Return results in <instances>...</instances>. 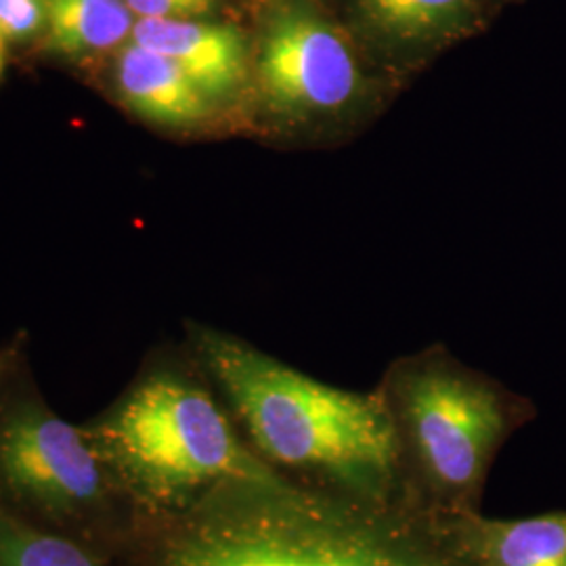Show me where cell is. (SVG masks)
Segmentation results:
<instances>
[{
    "instance_id": "obj_3",
    "label": "cell",
    "mask_w": 566,
    "mask_h": 566,
    "mask_svg": "<svg viewBox=\"0 0 566 566\" xmlns=\"http://www.w3.org/2000/svg\"><path fill=\"white\" fill-rule=\"evenodd\" d=\"M143 525L175 516L212 486L280 472L243 443L212 395L179 371H154L82 428Z\"/></svg>"
},
{
    "instance_id": "obj_16",
    "label": "cell",
    "mask_w": 566,
    "mask_h": 566,
    "mask_svg": "<svg viewBox=\"0 0 566 566\" xmlns=\"http://www.w3.org/2000/svg\"><path fill=\"white\" fill-rule=\"evenodd\" d=\"M4 63H7V42L0 36V76L4 72Z\"/></svg>"
},
{
    "instance_id": "obj_14",
    "label": "cell",
    "mask_w": 566,
    "mask_h": 566,
    "mask_svg": "<svg viewBox=\"0 0 566 566\" xmlns=\"http://www.w3.org/2000/svg\"><path fill=\"white\" fill-rule=\"evenodd\" d=\"M137 20H196L208 15L219 0H124Z\"/></svg>"
},
{
    "instance_id": "obj_15",
    "label": "cell",
    "mask_w": 566,
    "mask_h": 566,
    "mask_svg": "<svg viewBox=\"0 0 566 566\" xmlns=\"http://www.w3.org/2000/svg\"><path fill=\"white\" fill-rule=\"evenodd\" d=\"M11 359H13L11 350H0V390H2V385H4V378H7Z\"/></svg>"
},
{
    "instance_id": "obj_8",
    "label": "cell",
    "mask_w": 566,
    "mask_h": 566,
    "mask_svg": "<svg viewBox=\"0 0 566 566\" xmlns=\"http://www.w3.org/2000/svg\"><path fill=\"white\" fill-rule=\"evenodd\" d=\"M439 518L468 566H566V514L493 521L472 510Z\"/></svg>"
},
{
    "instance_id": "obj_2",
    "label": "cell",
    "mask_w": 566,
    "mask_h": 566,
    "mask_svg": "<svg viewBox=\"0 0 566 566\" xmlns=\"http://www.w3.org/2000/svg\"><path fill=\"white\" fill-rule=\"evenodd\" d=\"M191 336L203 369L266 464L365 500L420 502L409 485L388 397L324 385L210 327H196Z\"/></svg>"
},
{
    "instance_id": "obj_7",
    "label": "cell",
    "mask_w": 566,
    "mask_h": 566,
    "mask_svg": "<svg viewBox=\"0 0 566 566\" xmlns=\"http://www.w3.org/2000/svg\"><path fill=\"white\" fill-rule=\"evenodd\" d=\"M130 41L179 63L212 103L231 97L248 74L242 32L227 23L137 20Z\"/></svg>"
},
{
    "instance_id": "obj_4",
    "label": "cell",
    "mask_w": 566,
    "mask_h": 566,
    "mask_svg": "<svg viewBox=\"0 0 566 566\" xmlns=\"http://www.w3.org/2000/svg\"><path fill=\"white\" fill-rule=\"evenodd\" d=\"M388 401L413 495L434 514L472 512L506 434L504 399L451 365L426 364L405 371Z\"/></svg>"
},
{
    "instance_id": "obj_13",
    "label": "cell",
    "mask_w": 566,
    "mask_h": 566,
    "mask_svg": "<svg viewBox=\"0 0 566 566\" xmlns=\"http://www.w3.org/2000/svg\"><path fill=\"white\" fill-rule=\"evenodd\" d=\"M46 30L44 0H0V36L4 42H25Z\"/></svg>"
},
{
    "instance_id": "obj_11",
    "label": "cell",
    "mask_w": 566,
    "mask_h": 566,
    "mask_svg": "<svg viewBox=\"0 0 566 566\" xmlns=\"http://www.w3.org/2000/svg\"><path fill=\"white\" fill-rule=\"evenodd\" d=\"M49 51L88 57L130 42L137 18L124 0H44Z\"/></svg>"
},
{
    "instance_id": "obj_1",
    "label": "cell",
    "mask_w": 566,
    "mask_h": 566,
    "mask_svg": "<svg viewBox=\"0 0 566 566\" xmlns=\"http://www.w3.org/2000/svg\"><path fill=\"white\" fill-rule=\"evenodd\" d=\"M142 566H468L439 514L283 472L233 479L145 523Z\"/></svg>"
},
{
    "instance_id": "obj_9",
    "label": "cell",
    "mask_w": 566,
    "mask_h": 566,
    "mask_svg": "<svg viewBox=\"0 0 566 566\" xmlns=\"http://www.w3.org/2000/svg\"><path fill=\"white\" fill-rule=\"evenodd\" d=\"M116 84L122 99L137 116L163 126L202 122L214 105L179 63L133 41L122 46Z\"/></svg>"
},
{
    "instance_id": "obj_12",
    "label": "cell",
    "mask_w": 566,
    "mask_h": 566,
    "mask_svg": "<svg viewBox=\"0 0 566 566\" xmlns=\"http://www.w3.org/2000/svg\"><path fill=\"white\" fill-rule=\"evenodd\" d=\"M0 566H107L72 535H60L0 502Z\"/></svg>"
},
{
    "instance_id": "obj_6",
    "label": "cell",
    "mask_w": 566,
    "mask_h": 566,
    "mask_svg": "<svg viewBox=\"0 0 566 566\" xmlns=\"http://www.w3.org/2000/svg\"><path fill=\"white\" fill-rule=\"evenodd\" d=\"M256 67L269 109L292 122L336 116L364 84L348 42L313 0L269 4Z\"/></svg>"
},
{
    "instance_id": "obj_10",
    "label": "cell",
    "mask_w": 566,
    "mask_h": 566,
    "mask_svg": "<svg viewBox=\"0 0 566 566\" xmlns=\"http://www.w3.org/2000/svg\"><path fill=\"white\" fill-rule=\"evenodd\" d=\"M365 28L395 49H424L460 36L479 0H355Z\"/></svg>"
},
{
    "instance_id": "obj_5",
    "label": "cell",
    "mask_w": 566,
    "mask_h": 566,
    "mask_svg": "<svg viewBox=\"0 0 566 566\" xmlns=\"http://www.w3.org/2000/svg\"><path fill=\"white\" fill-rule=\"evenodd\" d=\"M0 502L86 537L118 525L126 506L84 430L32 397L0 409Z\"/></svg>"
}]
</instances>
